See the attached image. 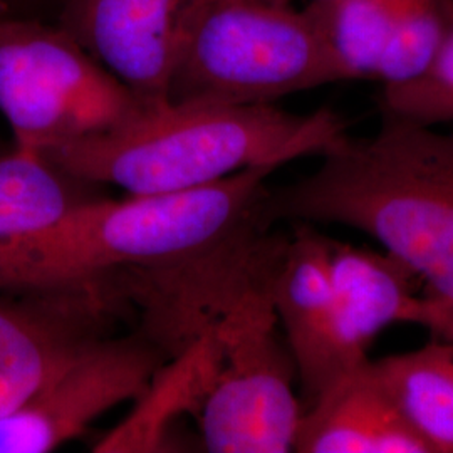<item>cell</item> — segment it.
Here are the masks:
<instances>
[{"label":"cell","instance_id":"cell-1","mask_svg":"<svg viewBox=\"0 0 453 453\" xmlns=\"http://www.w3.org/2000/svg\"><path fill=\"white\" fill-rule=\"evenodd\" d=\"M308 177L269 192L262 220L351 226L381 243L453 303V133L381 116L368 138L344 134Z\"/></svg>","mask_w":453,"mask_h":453},{"label":"cell","instance_id":"cell-2","mask_svg":"<svg viewBox=\"0 0 453 453\" xmlns=\"http://www.w3.org/2000/svg\"><path fill=\"white\" fill-rule=\"evenodd\" d=\"M275 168H247L175 194L96 196L31 243L0 277V292H39L119 271L177 273L211 262L271 230L262 220Z\"/></svg>","mask_w":453,"mask_h":453},{"label":"cell","instance_id":"cell-3","mask_svg":"<svg viewBox=\"0 0 453 453\" xmlns=\"http://www.w3.org/2000/svg\"><path fill=\"white\" fill-rule=\"evenodd\" d=\"M348 134L333 110L288 113L267 104L162 103L116 130L50 150L44 157L78 179L130 195L175 194L247 168L324 155ZM41 155V153H39Z\"/></svg>","mask_w":453,"mask_h":453},{"label":"cell","instance_id":"cell-4","mask_svg":"<svg viewBox=\"0 0 453 453\" xmlns=\"http://www.w3.org/2000/svg\"><path fill=\"white\" fill-rule=\"evenodd\" d=\"M277 262L205 292L211 321L196 344L203 363L211 366L198 417L209 452L286 453L294 449L303 411L294 393L296 365L275 329L279 323L269 284Z\"/></svg>","mask_w":453,"mask_h":453},{"label":"cell","instance_id":"cell-5","mask_svg":"<svg viewBox=\"0 0 453 453\" xmlns=\"http://www.w3.org/2000/svg\"><path fill=\"white\" fill-rule=\"evenodd\" d=\"M344 81L308 12L264 0H203L183 37L168 103L267 104Z\"/></svg>","mask_w":453,"mask_h":453},{"label":"cell","instance_id":"cell-6","mask_svg":"<svg viewBox=\"0 0 453 453\" xmlns=\"http://www.w3.org/2000/svg\"><path fill=\"white\" fill-rule=\"evenodd\" d=\"M146 106L58 22L0 16V113L16 148L44 155L116 130Z\"/></svg>","mask_w":453,"mask_h":453},{"label":"cell","instance_id":"cell-7","mask_svg":"<svg viewBox=\"0 0 453 453\" xmlns=\"http://www.w3.org/2000/svg\"><path fill=\"white\" fill-rule=\"evenodd\" d=\"M162 365L155 340L97 338L29 400L0 417V453H46L80 437L113 406L146 396Z\"/></svg>","mask_w":453,"mask_h":453},{"label":"cell","instance_id":"cell-8","mask_svg":"<svg viewBox=\"0 0 453 453\" xmlns=\"http://www.w3.org/2000/svg\"><path fill=\"white\" fill-rule=\"evenodd\" d=\"M111 279L39 292H0V417L103 338Z\"/></svg>","mask_w":453,"mask_h":453},{"label":"cell","instance_id":"cell-9","mask_svg":"<svg viewBox=\"0 0 453 453\" xmlns=\"http://www.w3.org/2000/svg\"><path fill=\"white\" fill-rule=\"evenodd\" d=\"M203 0H61L58 24L148 106L168 101L183 37Z\"/></svg>","mask_w":453,"mask_h":453},{"label":"cell","instance_id":"cell-10","mask_svg":"<svg viewBox=\"0 0 453 453\" xmlns=\"http://www.w3.org/2000/svg\"><path fill=\"white\" fill-rule=\"evenodd\" d=\"M277 323L311 403L349 372L341 349L338 314L329 275V237L294 222L269 284Z\"/></svg>","mask_w":453,"mask_h":453},{"label":"cell","instance_id":"cell-11","mask_svg":"<svg viewBox=\"0 0 453 453\" xmlns=\"http://www.w3.org/2000/svg\"><path fill=\"white\" fill-rule=\"evenodd\" d=\"M292 452L434 453L406 420L372 359L340 378L303 413Z\"/></svg>","mask_w":453,"mask_h":453},{"label":"cell","instance_id":"cell-12","mask_svg":"<svg viewBox=\"0 0 453 453\" xmlns=\"http://www.w3.org/2000/svg\"><path fill=\"white\" fill-rule=\"evenodd\" d=\"M329 275L334 292L342 357L349 370L366 363L376 336L391 324H421L420 280L389 254L329 239Z\"/></svg>","mask_w":453,"mask_h":453},{"label":"cell","instance_id":"cell-13","mask_svg":"<svg viewBox=\"0 0 453 453\" xmlns=\"http://www.w3.org/2000/svg\"><path fill=\"white\" fill-rule=\"evenodd\" d=\"M97 187L34 151L14 146L0 155V277L69 211L101 196Z\"/></svg>","mask_w":453,"mask_h":453},{"label":"cell","instance_id":"cell-14","mask_svg":"<svg viewBox=\"0 0 453 453\" xmlns=\"http://www.w3.org/2000/svg\"><path fill=\"white\" fill-rule=\"evenodd\" d=\"M406 420L434 453H453V342L372 361Z\"/></svg>","mask_w":453,"mask_h":453},{"label":"cell","instance_id":"cell-15","mask_svg":"<svg viewBox=\"0 0 453 453\" xmlns=\"http://www.w3.org/2000/svg\"><path fill=\"white\" fill-rule=\"evenodd\" d=\"M408 0H312L306 5L344 81L374 80Z\"/></svg>","mask_w":453,"mask_h":453},{"label":"cell","instance_id":"cell-16","mask_svg":"<svg viewBox=\"0 0 453 453\" xmlns=\"http://www.w3.org/2000/svg\"><path fill=\"white\" fill-rule=\"evenodd\" d=\"M383 116L438 127L453 121V34L430 65L411 81L381 88Z\"/></svg>","mask_w":453,"mask_h":453},{"label":"cell","instance_id":"cell-17","mask_svg":"<svg viewBox=\"0 0 453 453\" xmlns=\"http://www.w3.org/2000/svg\"><path fill=\"white\" fill-rule=\"evenodd\" d=\"M420 326L426 327L435 340L453 342V303L426 296Z\"/></svg>","mask_w":453,"mask_h":453},{"label":"cell","instance_id":"cell-18","mask_svg":"<svg viewBox=\"0 0 453 453\" xmlns=\"http://www.w3.org/2000/svg\"><path fill=\"white\" fill-rule=\"evenodd\" d=\"M54 0H0V16L41 17ZM61 4V0H59Z\"/></svg>","mask_w":453,"mask_h":453},{"label":"cell","instance_id":"cell-19","mask_svg":"<svg viewBox=\"0 0 453 453\" xmlns=\"http://www.w3.org/2000/svg\"><path fill=\"white\" fill-rule=\"evenodd\" d=\"M264 2H271V4H284V5H292L294 0H264ZM312 2V0H311Z\"/></svg>","mask_w":453,"mask_h":453}]
</instances>
